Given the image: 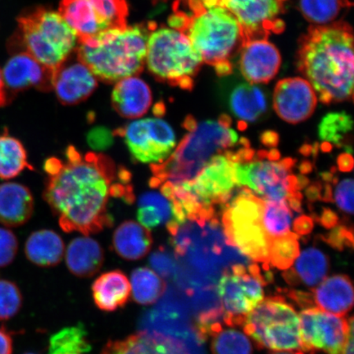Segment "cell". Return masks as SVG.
I'll list each match as a JSON object with an SVG mask.
<instances>
[{
	"instance_id": "cell-28",
	"label": "cell",
	"mask_w": 354,
	"mask_h": 354,
	"mask_svg": "<svg viewBox=\"0 0 354 354\" xmlns=\"http://www.w3.org/2000/svg\"><path fill=\"white\" fill-rule=\"evenodd\" d=\"M230 109L242 122H254L267 111L263 92L254 84H241L233 88L229 98Z\"/></svg>"
},
{
	"instance_id": "cell-9",
	"label": "cell",
	"mask_w": 354,
	"mask_h": 354,
	"mask_svg": "<svg viewBox=\"0 0 354 354\" xmlns=\"http://www.w3.org/2000/svg\"><path fill=\"white\" fill-rule=\"evenodd\" d=\"M243 326L260 347L273 351H303L299 315L282 298L261 301L248 314Z\"/></svg>"
},
{
	"instance_id": "cell-18",
	"label": "cell",
	"mask_w": 354,
	"mask_h": 354,
	"mask_svg": "<svg viewBox=\"0 0 354 354\" xmlns=\"http://www.w3.org/2000/svg\"><path fill=\"white\" fill-rule=\"evenodd\" d=\"M76 55V54H75ZM77 59L68 57L53 78V90L64 105H76L85 101L98 86L95 75Z\"/></svg>"
},
{
	"instance_id": "cell-39",
	"label": "cell",
	"mask_w": 354,
	"mask_h": 354,
	"mask_svg": "<svg viewBox=\"0 0 354 354\" xmlns=\"http://www.w3.org/2000/svg\"><path fill=\"white\" fill-rule=\"evenodd\" d=\"M24 299L15 282L0 279V321H7L19 313Z\"/></svg>"
},
{
	"instance_id": "cell-51",
	"label": "cell",
	"mask_w": 354,
	"mask_h": 354,
	"mask_svg": "<svg viewBox=\"0 0 354 354\" xmlns=\"http://www.w3.org/2000/svg\"><path fill=\"white\" fill-rule=\"evenodd\" d=\"M278 140V136L275 132H266L263 135V142L267 145H277Z\"/></svg>"
},
{
	"instance_id": "cell-22",
	"label": "cell",
	"mask_w": 354,
	"mask_h": 354,
	"mask_svg": "<svg viewBox=\"0 0 354 354\" xmlns=\"http://www.w3.org/2000/svg\"><path fill=\"white\" fill-rule=\"evenodd\" d=\"M34 210V199L25 185L8 183L0 185V223L17 227L28 223Z\"/></svg>"
},
{
	"instance_id": "cell-43",
	"label": "cell",
	"mask_w": 354,
	"mask_h": 354,
	"mask_svg": "<svg viewBox=\"0 0 354 354\" xmlns=\"http://www.w3.org/2000/svg\"><path fill=\"white\" fill-rule=\"evenodd\" d=\"M150 262L156 271L162 274V277H169L174 273L175 270V263L171 257L166 254H154Z\"/></svg>"
},
{
	"instance_id": "cell-38",
	"label": "cell",
	"mask_w": 354,
	"mask_h": 354,
	"mask_svg": "<svg viewBox=\"0 0 354 354\" xmlns=\"http://www.w3.org/2000/svg\"><path fill=\"white\" fill-rule=\"evenodd\" d=\"M353 130V120L346 113L327 114L319 126V137L327 143L342 146Z\"/></svg>"
},
{
	"instance_id": "cell-17",
	"label": "cell",
	"mask_w": 354,
	"mask_h": 354,
	"mask_svg": "<svg viewBox=\"0 0 354 354\" xmlns=\"http://www.w3.org/2000/svg\"><path fill=\"white\" fill-rule=\"evenodd\" d=\"M2 74L11 101L19 93L32 87L44 92L53 90L54 71L48 69L25 52L15 53L4 66Z\"/></svg>"
},
{
	"instance_id": "cell-50",
	"label": "cell",
	"mask_w": 354,
	"mask_h": 354,
	"mask_svg": "<svg viewBox=\"0 0 354 354\" xmlns=\"http://www.w3.org/2000/svg\"><path fill=\"white\" fill-rule=\"evenodd\" d=\"M336 221H337V218H336L334 212L330 211H326L324 212V214L322 215V224L325 225L326 227H332L335 225Z\"/></svg>"
},
{
	"instance_id": "cell-54",
	"label": "cell",
	"mask_w": 354,
	"mask_h": 354,
	"mask_svg": "<svg viewBox=\"0 0 354 354\" xmlns=\"http://www.w3.org/2000/svg\"><path fill=\"white\" fill-rule=\"evenodd\" d=\"M69 354H84V353H69Z\"/></svg>"
},
{
	"instance_id": "cell-55",
	"label": "cell",
	"mask_w": 354,
	"mask_h": 354,
	"mask_svg": "<svg viewBox=\"0 0 354 354\" xmlns=\"http://www.w3.org/2000/svg\"><path fill=\"white\" fill-rule=\"evenodd\" d=\"M24 354H35V353H24Z\"/></svg>"
},
{
	"instance_id": "cell-26",
	"label": "cell",
	"mask_w": 354,
	"mask_h": 354,
	"mask_svg": "<svg viewBox=\"0 0 354 354\" xmlns=\"http://www.w3.org/2000/svg\"><path fill=\"white\" fill-rule=\"evenodd\" d=\"M153 245L149 229L134 221H127L113 234V247L116 253L127 260H139L147 255Z\"/></svg>"
},
{
	"instance_id": "cell-19",
	"label": "cell",
	"mask_w": 354,
	"mask_h": 354,
	"mask_svg": "<svg viewBox=\"0 0 354 354\" xmlns=\"http://www.w3.org/2000/svg\"><path fill=\"white\" fill-rule=\"evenodd\" d=\"M240 68L251 84L268 83L276 77L281 64L277 47L268 39H252L241 48Z\"/></svg>"
},
{
	"instance_id": "cell-6",
	"label": "cell",
	"mask_w": 354,
	"mask_h": 354,
	"mask_svg": "<svg viewBox=\"0 0 354 354\" xmlns=\"http://www.w3.org/2000/svg\"><path fill=\"white\" fill-rule=\"evenodd\" d=\"M13 53L25 52L48 69L55 71L72 55L77 37L59 13L38 8L19 17Z\"/></svg>"
},
{
	"instance_id": "cell-31",
	"label": "cell",
	"mask_w": 354,
	"mask_h": 354,
	"mask_svg": "<svg viewBox=\"0 0 354 354\" xmlns=\"http://www.w3.org/2000/svg\"><path fill=\"white\" fill-rule=\"evenodd\" d=\"M295 263L293 276L309 287L319 285L328 272V259L316 248H309L303 251Z\"/></svg>"
},
{
	"instance_id": "cell-1",
	"label": "cell",
	"mask_w": 354,
	"mask_h": 354,
	"mask_svg": "<svg viewBox=\"0 0 354 354\" xmlns=\"http://www.w3.org/2000/svg\"><path fill=\"white\" fill-rule=\"evenodd\" d=\"M44 169L48 176L44 198L65 232L98 233L113 225L110 198L134 201L130 172L107 155L82 153L70 145L65 160L48 158Z\"/></svg>"
},
{
	"instance_id": "cell-33",
	"label": "cell",
	"mask_w": 354,
	"mask_h": 354,
	"mask_svg": "<svg viewBox=\"0 0 354 354\" xmlns=\"http://www.w3.org/2000/svg\"><path fill=\"white\" fill-rule=\"evenodd\" d=\"M292 212L286 201H263L261 220L266 234L270 240L286 236L292 227Z\"/></svg>"
},
{
	"instance_id": "cell-40",
	"label": "cell",
	"mask_w": 354,
	"mask_h": 354,
	"mask_svg": "<svg viewBox=\"0 0 354 354\" xmlns=\"http://www.w3.org/2000/svg\"><path fill=\"white\" fill-rule=\"evenodd\" d=\"M19 241L10 230L0 227V268H6L15 259Z\"/></svg>"
},
{
	"instance_id": "cell-52",
	"label": "cell",
	"mask_w": 354,
	"mask_h": 354,
	"mask_svg": "<svg viewBox=\"0 0 354 354\" xmlns=\"http://www.w3.org/2000/svg\"><path fill=\"white\" fill-rule=\"evenodd\" d=\"M272 354H304L302 351H299L298 352L293 351H277V353H274Z\"/></svg>"
},
{
	"instance_id": "cell-15",
	"label": "cell",
	"mask_w": 354,
	"mask_h": 354,
	"mask_svg": "<svg viewBox=\"0 0 354 354\" xmlns=\"http://www.w3.org/2000/svg\"><path fill=\"white\" fill-rule=\"evenodd\" d=\"M300 336L304 352L319 349L327 354H338L346 339L349 319L308 308L299 314Z\"/></svg>"
},
{
	"instance_id": "cell-14",
	"label": "cell",
	"mask_w": 354,
	"mask_h": 354,
	"mask_svg": "<svg viewBox=\"0 0 354 354\" xmlns=\"http://www.w3.org/2000/svg\"><path fill=\"white\" fill-rule=\"evenodd\" d=\"M214 6L223 7L240 25L243 44L257 39H268L285 29L282 20L286 0H212Z\"/></svg>"
},
{
	"instance_id": "cell-46",
	"label": "cell",
	"mask_w": 354,
	"mask_h": 354,
	"mask_svg": "<svg viewBox=\"0 0 354 354\" xmlns=\"http://www.w3.org/2000/svg\"><path fill=\"white\" fill-rule=\"evenodd\" d=\"M338 354H353V317L349 318V326L346 339L342 351Z\"/></svg>"
},
{
	"instance_id": "cell-29",
	"label": "cell",
	"mask_w": 354,
	"mask_h": 354,
	"mask_svg": "<svg viewBox=\"0 0 354 354\" xmlns=\"http://www.w3.org/2000/svg\"><path fill=\"white\" fill-rule=\"evenodd\" d=\"M137 218L140 225L149 230L167 225L174 218V207L161 192H146L139 199Z\"/></svg>"
},
{
	"instance_id": "cell-23",
	"label": "cell",
	"mask_w": 354,
	"mask_h": 354,
	"mask_svg": "<svg viewBox=\"0 0 354 354\" xmlns=\"http://www.w3.org/2000/svg\"><path fill=\"white\" fill-rule=\"evenodd\" d=\"M317 308L337 316H344L353 305V287L348 276L335 275L324 279L314 291Z\"/></svg>"
},
{
	"instance_id": "cell-27",
	"label": "cell",
	"mask_w": 354,
	"mask_h": 354,
	"mask_svg": "<svg viewBox=\"0 0 354 354\" xmlns=\"http://www.w3.org/2000/svg\"><path fill=\"white\" fill-rule=\"evenodd\" d=\"M26 258L39 267H52L63 259L64 243L59 234L50 230L33 232L25 245Z\"/></svg>"
},
{
	"instance_id": "cell-20",
	"label": "cell",
	"mask_w": 354,
	"mask_h": 354,
	"mask_svg": "<svg viewBox=\"0 0 354 354\" xmlns=\"http://www.w3.org/2000/svg\"><path fill=\"white\" fill-rule=\"evenodd\" d=\"M102 354H203L198 348L162 334L143 331L126 339L110 342Z\"/></svg>"
},
{
	"instance_id": "cell-7",
	"label": "cell",
	"mask_w": 354,
	"mask_h": 354,
	"mask_svg": "<svg viewBox=\"0 0 354 354\" xmlns=\"http://www.w3.org/2000/svg\"><path fill=\"white\" fill-rule=\"evenodd\" d=\"M202 57L183 33L153 24L147 41L145 64L159 82L190 91L201 69Z\"/></svg>"
},
{
	"instance_id": "cell-47",
	"label": "cell",
	"mask_w": 354,
	"mask_h": 354,
	"mask_svg": "<svg viewBox=\"0 0 354 354\" xmlns=\"http://www.w3.org/2000/svg\"><path fill=\"white\" fill-rule=\"evenodd\" d=\"M295 223V232L300 234H307L313 228L312 221L306 218V216L296 220Z\"/></svg>"
},
{
	"instance_id": "cell-8",
	"label": "cell",
	"mask_w": 354,
	"mask_h": 354,
	"mask_svg": "<svg viewBox=\"0 0 354 354\" xmlns=\"http://www.w3.org/2000/svg\"><path fill=\"white\" fill-rule=\"evenodd\" d=\"M225 205L221 223L228 242L254 262L269 263L271 240L265 233L261 220L263 199L243 187Z\"/></svg>"
},
{
	"instance_id": "cell-25",
	"label": "cell",
	"mask_w": 354,
	"mask_h": 354,
	"mask_svg": "<svg viewBox=\"0 0 354 354\" xmlns=\"http://www.w3.org/2000/svg\"><path fill=\"white\" fill-rule=\"evenodd\" d=\"M104 254L94 239L84 236L74 239L66 250V263L69 271L79 277H90L100 271Z\"/></svg>"
},
{
	"instance_id": "cell-37",
	"label": "cell",
	"mask_w": 354,
	"mask_h": 354,
	"mask_svg": "<svg viewBox=\"0 0 354 354\" xmlns=\"http://www.w3.org/2000/svg\"><path fill=\"white\" fill-rule=\"evenodd\" d=\"M212 354H252L250 340L242 332L234 329H220L212 334Z\"/></svg>"
},
{
	"instance_id": "cell-11",
	"label": "cell",
	"mask_w": 354,
	"mask_h": 354,
	"mask_svg": "<svg viewBox=\"0 0 354 354\" xmlns=\"http://www.w3.org/2000/svg\"><path fill=\"white\" fill-rule=\"evenodd\" d=\"M59 15L81 44L127 28L126 0H62Z\"/></svg>"
},
{
	"instance_id": "cell-44",
	"label": "cell",
	"mask_w": 354,
	"mask_h": 354,
	"mask_svg": "<svg viewBox=\"0 0 354 354\" xmlns=\"http://www.w3.org/2000/svg\"><path fill=\"white\" fill-rule=\"evenodd\" d=\"M326 241L334 248L343 249L344 246H352L353 234L346 227H339L329 234Z\"/></svg>"
},
{
	"instance_id": "cell-10",
	"label": "cell",
	"mask_w": 354,
	"mask_h": 354,
	"mask_svg": "<svg viewBox=\"0 0 354 354\" xmlns=\"http://www.w3.org/2000/svg\"><path fill=\"white\" fill-rule=\"evenodd\" d=\"M295 162L291 158L279 160L269 158L266 151L254 153L250 160L236 163L237 185L247 188L263 201H300L299 183L292 174Z\"/></svg>"
},
{
	"instance_id": "cell-35",
	"label": "cell",
	"mask_w": 354,
	"mask_h": 354,
	"mask_svg": "<svg viewBox=\"0 0 354 354\" xmlns=\"http://www.w3.org/2000/svg\"><path fill=\"white\" fill-rule=\"evenodd\" d=\"M91 349L85 327L77 324L52 335L48 354L86 353Z\"/></svg>"
},
{
	"instance_id": "cell-5",
	"label": "cell",
	"mask_w": 354,
	"mask_h": 354,
	"mask_svg": "<svg viewBox=\"0 0 354 354\" xmlns=\"http://www.w3.org/2000/svg\"><path fill=\"white\" fill-rule=\"evenodd\" d=\"M153 22L113 30L76 48L78 59L90 69L97 79L115 83L135 77L145 64L147 41Z\"/></svg>"
},
{
	"instance_id": "cell-4",
	"label": "cell",
	"mask_w": 354,
	"mask_h": 354,
	"mask_svg": "<svg viewBox=\"0 0 354 354\" xmlns=\"http://www.w3.org/2000/svg\"><path fill=\"white\" fill-rule=\"evenodd\" d=\"M166 160L151 165L150 187L162 185H177L196 178L216 155L237 145L239 136L231 127L227 115L218 121L196 123Z\"/></svg>"
},
{
	"instance_id": "cell-2",
	"label": "cell",
	"mask_w": 354,
	"mask_h": 354,
	"mask_svg": "<svg viewBox=\"0 0 354 354\" xmlns=\"http://www.w3.org/2000/svg\"><path fill=\"white\" fill-rule=\"evenodd\" d=\"M299 72L324 104L351 100L353 92V37L345 21L313 25L299 39Z\"/></svg>"
},
{
	"instance_id": "cell-53",
	"label": "cell",
	"mask_w": 354,
	"mask_h": 354,
	"mask_svg": "<svg viewBox=\"0 0 354 354\" xmlns=\"http://www.w3.org/2000/svg\"><path fill=\"white\" fill-rule=\"evenodd\" d=\"M154 2L165 1V0H153Z\"/></svg>"
},
{
	"instance_id": "cell-16",
	"label": "cell",
	"mask_w": 354,
	"mask_h": 354,
	"mask_svg": "<svg viewBox=\"0 0 354 354\" xmlns=\"http://www.w3.org/2000/svg\"><path fill=\"white\" fill-rule=\"evenodd\" d=\"M317 102L315 91L304 78L282 80L274 91V109L279 117L290 124H298L311 117Z\"/></svg>"
},
{
	"instance_id": "cell-24",
	"label": "cell",
	"mask_w": 354,
	"mask_h": 354,
	"mask_svg": "<svg viewBox=\"0 0 354 354\" xmlns=\"http://www.w3.org/2000/svg\"><path fill=\"white\" fill-rule=\"evenodd\" d=\"M92 292L97 307L103 311L113 312L125 306L131 297V287L126 274L114 270L97 278Z\"/></svg>"
},
{
	"instance_id": "cell-32",
	"label": "cell",
	"mask_w": 354,
	"mask_h": 354,
	"mask_svg": "<svg viewBox=\"0 0 354 354\" xmlns=\"http://www.w3.org/2000/svg\"><path fill=\"white\" fill-rule=\"evenodd\" d=\"M131 287L133 299L143 305L156 303L166 290L165 281L148 268H139L133 271Z\"/></svg>"
},
{
	"instance_id": "cell-30",
	"label": "cell",
	"mask_w": 354,
	"mask_h": 354,
	"mask_svg": "<svg viewBox=\"0 0 354 354\" xmlns=\"http://www.w3.org/2000/svg\"><path fill=\"white\" fill-rule=\"evenodd\" d=\"M26 168L32 170L28 162V153L19 140L4 131L0 135V178H15Z\"/></svg>"
},
{
	"instance_id": "cell-34",
	"label": "cell",
	"mask_w": 354,
	"mask_h": 354,
	"mask_svg": "<svg viewBox=\"0 0 354 354\" xmlns=\"http://www.w3.org/2000/svg\"><path fill=\"white\" fill-rule=\"evenodd\" d=\"M349 0H300L299 8L304 17L314 25L335 22L342 12L351 8Z\"/></svg>"
},
{
	"instance_id": "cell-41",
	"label": "cell",
	"mask_w": 354,
	"mask_h": 354,
	"mask_svg": "<svg viewBox=\"0 0 354 354\" xmlns=\"http://www.w3.org/2000/svg\"><path fill=\"white\" fill-rule=\"evenodd\" d=\"M335 202L345 214L352 215L353 212V181L345 179L335 190Z\"/></svg>"
},
{
	"instance_id": "cell-21",
	"label": "cell",
	"mask_w": 354,
	"mask_h": 354,
	"mask_svg": "<svg viewBox=\"0 0 354 354\" xmlns=\"http://www.w3.org/2000/svg\"><path fill=\"white\" fill-rule=\"evenodd\" d=\"M152 101V91L148 84L136 76L118 82L112 93L113 109L125 118L143 117L151 107Z\"/></svg>"
},
{
	"instance_id": "cell-49",
	"label": "cell",
	"mask_w": 354,
	"mask_h": 354,
	"mask_svg": "<svg viewBox=\"0 0 354 354\" xmlns=\"http://www.w3.org/2000/svg\"><path fill=\"white\" fill-rule=\"evenodd\" d=\"M338 163L340 170L344 171H351L353 163L351 155L349 153L342 154L339 158Z\"/></svg>"
},
{
	"instance_id": "cell-12",
	"label": "cell",
	"mask_w": 354,
	"mask_h": 354,
	"mask_svg": "<svg viewBox=\"0 0 354 354\" xmlns=\"http://www.w3.org/2000/svg\"><path fill=\"white\" fill-rule=\"evenodd\" d=\"M264 281L255 265L233 266L216 286L223 309V319L228 326H241L248 314L264 299Z\"/></svg>"
},
{
	"instance_id": "cell-45",
	"label": "cell",
	"mask_w": 354,
	"mask_h": 354,
	"mask_svg": "<svg viewBox=\"0 0 354 354\" xmlns=\"http://www.w3.org/2000/svg\"><path fill=\"white\" fill-rule=\"evenodd\" d=\"M13 349L12 339L8 330L0 328V354H12Z\"/></svg>"
},
{
	"instance_id": "cell-3",
	"label": "cell",
	"mask_w": 354,
	"mask_h": 354,
	"mask_svg": "<svg viewBox=\"0 0 354 354\" xmlns=\"http://www.w3.org/2000/svg\"><path fill=\"white\" fill-rule=\"evenodd\" d=\"M170 28L183 33L203 63L221 77L232 72V57L240 52L243 37L240 25L225 8L207 6L201 0H176Z\"/></svg>"
},
{
	"instance_id": "cell-48",
	"label": "cell",
	"mask_w": 354,
	"mask_h": 354,
	"mask_svg": "<svg viewBox=\"0 0 354 354\" xmlns=\"http://www.w3.org/2000/svg\"><path fill=\"white\" fill-rule=\"evenodd\" d=\"M10 103L11 100L7 94L6 86H4L2 70L0 69V108L6 107Z\"/></svg>"
},
{
	"instance_id": "cell-42",
	"label": "cell",
	"mask_w": 354,
	"mask_h": 354,
	"mask_svg": "<svg viewBox=\"0 0 354 354\" xmlns=\"http://www.w3.org/2000/svg\"><path fill=\"white\" fill-rule=\"evenodd\" d=\"M113 133L104 127H96L88 135V142L95 149H104L112 145Z\"/></svg>"
},
{
	"instance_id": "cell-13",
	"label": "cell",
	"mask_w": 354,
	"mask_h": 354,
	"mask_svg": "<svg viewBox=\"0 0 354 354\" xmlns=\"http://www.w3.org/2000/svg\"><path fill=\"white\" fill-rule=\"evenodd\" d=\"M125 140L132 157L149 165L162 162L176 147L174 130L161 118H145L127 124L113 131Z\"/></svg>"
},
{
	"instance_id": "cell-36",
	"label": "cell",
	"mask_w": 354,
	"mask_h": 354,
	"mask_svg": "<svg viewBox=\"0 0 354 354\" xmlns=\"http://www.w3.org/2000/svg\"><path fill=\"white\" fill-rule=\"evenodd\" d=\"M299 255L298 236L295 233L273 239L270 243L269 263L277 269H290Z\"/></svg>"
}]
</instances>
